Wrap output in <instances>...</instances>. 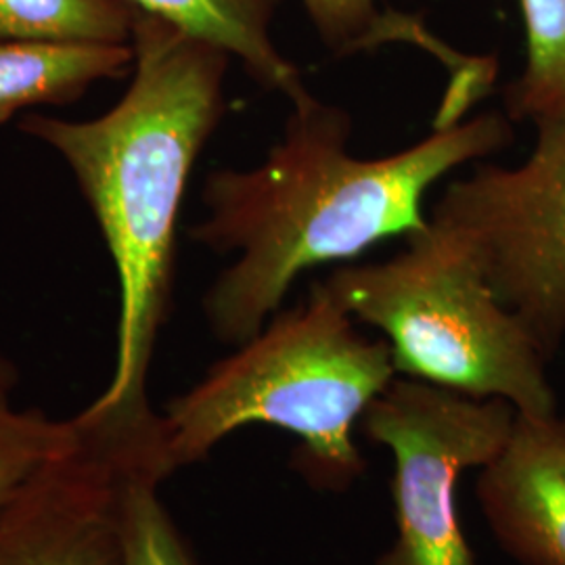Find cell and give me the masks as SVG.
<instances>
[{
    "instance_id": "obj_1",
    "label": "cell",
    "mask_w": 565,
    "mask_h": 565,
    "mask_svg": "<svg viewBox=\"0 0 565 565\" xmlns=\"http://www.w3.org/2000/svg\"><path fill=\"white\" fill-rule=\"evenodd\" d=\"M348 111L312 93L291 103L281 137L252 168H218L202 186L205 216L189 235L235 263L207 287L203 315L226 343L252 340L306 270L348 263L429 224L436 182L513 141L503 114H478L384 158L348 151Z\"/></svg>"
},
{
    "instance_id": "obj_2",
    "label": "cell",
    "mask_w": 565,
    "mask_h": 565,
    "mask_svg": "<svg viewBox=\"0 0 565 565\" xmlns=\"http://www.w3.org/2000/svg\"><path fill=\"white\" fill-rule=\"evenodd\" d=\"M130 46V84L99 118L30 111L18 126L70 168L116 266V366L86 411L145 424L158 417L147 382L172 306L182 202L226 114L233 57L139 9Z\"/></svg>"
},
{
    "instance_id": "obj_3",
    "label": "cell",
    "mask_w": 565,
    "mask_h": 565,
    "mask_svg": "<svg viewBox=\"0 0 565 565\" xmlns=\"http://www.w3.org/2000/svg\"><path fill=\"white\" fill-rule=\"evenodd\" d=\"M162 413L170 471L198 463L245 425H275L300 440L294 467L321 490H343L364 471L354 427L398 375L385 340H369L323 281Z\"/></svg>"
},
{
    "instance_id": "obj_4",
    "label": "cell",
    "mask_w": 565,
    "mask_h": 565,
    "mask_svg": "<svg viewBox=\"0 0 565 565\" xmlns=\"http://www.w3.org/2000/svg\"><path fill=\"white\" fill-rule=\"evenodd\" d=\"M323 282L354 321L384 333L398 375L501 398L525 417L559 411L548 361L455 228L429 218L392 258L348 264Z\"/></svg>"
},
{
    "instance_id": "obj_5",
    "label": "cell",
    "mask_w": 565,
    "mask_h": 565,
    "mask_svg": "<svg viewBox=\"0 0 565 565\" xmlns=\"http://www.w3.org/2000/svg\"><path fill=\"white\" fill-rule=\"evenodd\" d=\"M518 411L501 398H473L396 375L369 404L364 438L394 457L396 539L377 565H480L465 539L457 488L505 448Z\"/></svg>"
},
{
    "instance_id": "obj_6",
    "label": "cell",
    "mask_w": 565,
    "mask_h": 565,
    "mask_svg": "<svg viewBox=\"0 0 565 565\" xmlns=\"http://www.w3.org/2000/svg\"><path fill=\"white\" fill-rule=\"evenodd\" d=\"M429 218L469 243L497 300L551 363L565 342V128L536 132L520 166L480 163L450 182Z\"/></svg>"
},
{
    "instance_id": "obj_7",
    "label": "cell",
    "mask_w": 565,
    "mask_h": 565,
    "mask_svg": "<svg viewBox=\"0 0 565 565\" xmlns=\"http://www.w3.org/2000/svg\"><path fill=\"white\" fill-rule=\"evenodd\" d=\"M76 438L0 505V565H128V499L170 478L162 419L124 425L81 411Z\"/></svg>"
},
{
    "instance_id": "obj_8",
    "label": "cell",
    "mask_w": 565,
    "mask_h": 565,
    "mask_svg": "<svg viewBox=\"0 0 565 565\" xmlns=\"http://www.w3.org/2000/svg\"><path fill=\"white\" fill-rule=\"evenodd\" d=\"M478 503L520 565H565V415L518 413L503 452L480 469Z\"/></svg>"
},
{
    "instance_id": "obj_9",
    "label": "cell",
    "mask_w": 565,
    "mask_h": 565,
    "mask_svg": "<svg viewBox=\"0 0 565 565\" xmlns=\"http://www.w3.org/2000/svg\"><path fill=\"white\" fill-rule=\"evenodd\" d=\"M142 13L168 21L239 61L264 90L289 103L310 95L302 72L273 39V21L282 0H121Z\"/></svg>"
},
{
    "instance_id": "obj_10",
    "label": "cell",
    "mask_w": 565,
    "mask_h": 565,
    "mask_svg": "<svg viewBox=\"0 0 565 565\" xmlns=\"http://www.w3.org/2000/svg\"><path fill=\"white\" fill-rule=\"evenodd\" d=\"M130 44L0 42V124L21 111L82 99L132 70Z\"/></svg>"
},
{
    "instance_id": "obj_11",
    "label": "cell",
    "mask_w": 565,
    "mask_h": 565,
    "mask_svg": "<svg viewBox=\"0 0 565 565\" xmlns=\"http://www.w3.org/2000/svg\"><path fill=\"white\" fill-rule=\"evenodd\" d=\"M303 11L324 49L335 57L413 44L440 61L450 74L448 90H467L482 81L488 57H469L440 41L422 18L384 9V0H302Z\"/></svg>"
},
{
    "instance_id": "obj_12",
    "label": "cell",
    "mask_w": 565,
    "mask_h": 565,
    "mask_svg": "<svg viewBox=\"0 0 565 565\" xmlns=\"http://www.w3.org/2000/svg\"><path fill=\"white\" fill-rule=\"evenodd\" d=\"M525 65L507 88V114L534 132L565 128V0H520Z\"/></svg>"
},
{
    "instance_id": "obj_13",
    "label": "cell",
    "mask_w": 565,
    "mask_h": 565,
    "mask_svg": "<svg viewBox=\"0 0 565 565\" xmlns=\"http://www.w3.org/2000/svg\"><path fill=\"white\" fill-rule=\"evenodd\" d=\"M135 20L121 0H0V42L130 44Z\"/></svg>"
},
{
    "instance_id": "obj_14",
    "label": "cell",
    "mask_w": 565,
    "mask_h": 565,
    "mask_svg": "<svg viewBox=\"0 0 565 565\" xmlns=\"http://www.w3.org/2000/svg\"><path fill=\"white\" fill-rule=\"evenodd\" d=\"M74 438V419L61 422L39 408H18L13 396L0 398V505Z\"/></svg>"
},
{
    "instance_id": "obj_15",
    "label": "cell",
    "mask_w": 565,
    "mask_h": 565,
    "mask_svg": "<svg viewBox=\"0 0 565 565\" xmlns=\"http://www.w3.org/2000/svg\"><path fill=\"white\" fill-rule=\"evenodd\" d=\"M162 480L141 476L128 499V565H200L160 499Z\"/></svg>"
},
{
    "instance_id": "obj_16",
    "label": "cell",
    "mask_w": 565,
    "mask_h": 565,
    "mask_svg": "<svg viewBox=\"0 0 565 565\" xmlns=\"http://www.w3.org/2000/svg\"><path fill=\"white\" fill-rule=\"evenodd\" d=\"M20 384V371L4 352H0V398L13 396L15 387Z\"/></svg>"
}]
</instances>
